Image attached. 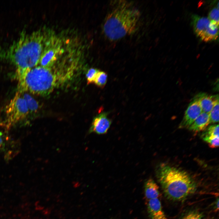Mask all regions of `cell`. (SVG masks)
Returning <instances> with one entry per match:
<instances>
[{
	"label": "cell",
	"mask_w": 219,
	"mask_h": 219,
	"mask_svg": "<svg viewBox=\"0 0 219 219\" xmlns=\"http://www.w3.org/2000/svg\"><path fill=\"white\" fill-rule=\"evenodd\" d=\"M43 43L39 31L22 36L7 50L6 58L17 67L16 72L32 68L39 63Z\"/></svg>",
	"instance_id": "6da1fadb"
},
{
	"label": "cell",
	"mask_w": 219,
	"mask_h": 219,
	"mask_svg": "<svg viewBox=\"0 0 219 219\" xmlns=\"http://www.w3.org/2000/svg\"><path fill=\"white\" fill-rule=\"evenodd\" d=\"M156 174L165 194L171 200H182L196 190V183L189 174L177 168L161 163Z\"/></svg>",
	"instance_id": "7a4b0ae2"
},
{
	"label": "cell",
	"mask_w": 219,
	"mask_h": 219,
	"mask_svg": "<svg viewBox=\"0 0 219 219\" xmlns=\"http://www.w3.org/2000/svg\"><path fill=\"white\" fill-rule=\"evenodd\" d=\"M140 13L126 3L120 4L109 13L103 25V31L110 40H116L134 33Z\"/></svg>",
	"instance_id": "3957f363"
},
{
	"label": "cell",
	"mask_w": 219,
	"mask_h": 219,
	"mask_svg": "<svg viewBox=\"0 0 219 219\" xmlns=\"http://www.w3.org/2000/svg\"><path fill=\"white\" fill-rule=\"evenodd\" d=\"M56 78L50 68L41 66L33 68L17 78L18 92L29 91L37 95L46 96L53 91Z\"/></svg>",
	"instance_id": "277c9868"
},
{
	"label": "cell",
	"mask_w": 219,
	"mask_h": 219,
	"mask_svg": "<svg viewBox=\"0 0 219 219\" xmlns=\"http://www.w3.org/2000/svg\"><path fill=\"white\" fill-rule=\"evenodd\" d=\"M29 110L22 93L18 92L5 108V123L9 127L25 118Z\"/></svg>",
	"instance_id": "5b68a950"
},
{
	"label": "cell",
	"mask_w": 219,
	"mask_h": 219,
	"mask_svg": "<svg viewBox=\"0 0 219 219\" xmlns=\"http://www.w3.org/2000/svg\"><path fill=\"white\" fill-rule=\"evenodd\" d=\"M192 23L195 33L203 41L216 40L219 33V25L211 22L208 18L193 15Z\"/></svg>",
	"instance_id": "8992f818"
},
{
	"label": "cell",
	"mask_w": 219,
	"mask_h": 219,
	"mask_svg": "<svg viewBox=\"0 0 219 219\" xmlns=\"http://www.w3.org/2000/svg\"><path fill=\"white\" fill-rule=\"evenodd\" d=\"M50 39L46 44L39 63L41 67L47 68H51L62 51L57 39L52 37Z\"/></svg>",
	"instance_id": "52a82bcc"
},
{
	"label": "cell",
	"mask_w": 219,
	"mask_h": 219,
	"mask_svg": "<svg viewBox=\"0 0 219 219\" xmlns=\"http://www.w3.org/2000/svg\"><path fill=\"white\" fill-rule=\"evenodd\" d=\"M202 112L199 102L195 97L186 110L179 127L188 128Z\"/></svg>",
	"instance_id": "ba28073f"
},
{
	"label": "cell",
	"mask_w": 219,
	"mask_h": 219,
	"mask_svg": "<svg viewBox=\"0 0 219 219\" xmlns=\"http://www.w3.org/2000/svg\"><path fill=\"white\" fill-rule=\"evenodd\" d=\"M107 112H103L97 115L93 119L89 132L99 134L107 133L111 124V120L109 118Z\"/></svg>",
	"instance_id": "9c48e42d"
},
{
	"label": "cell",
	"mask_w": 219,
	"mask_h": 219,
	"mask_svg": "<svg viewBox=\"0 0 219 219\" xmlns=\"http://www.w3.org/2000/svg\"><path fill=\"white\" fill-rule=\"evenodd\" d=\"M147 206L148 212L151 219H167L158 198L147 200Z\"/></svg>",
	"instance_id": "30bf717a"
},
{
	"label": "cell",
	"mask_w": 219,
	"mask_h": 219,
	"mask_svg": "<svg viewBox=\"0 0 219 219\" xmlns=\"http://www.w3.org/2000/svg\"><path fill=\"white\" fill-rule=\"evenodd\" d=\"M195 97L198 100L202 112L209 114L219 96L218 95H210L201 93L196 95Z\"/></svg>",
	"instance_id": "8fae6325"
},
{
	"label": "cell",
	"mask_w": 219,
	"mask_h": 219,
	"mask_svg": "<svg viewBox=\"0 0 219 219\" xmlns=\"http://www.w3.org/2000/svg\"><path fill=\"white\" fill-rule=\"evenodd\" d=\"M210 123L209 114L202 112L188 128L193 132L204 130Z\"/></svg>",
	"instance_id": "7c38bea8"
},
{
	"label": "cell",
	"mask_w": 219,
	"mask_h": 219,
	"mask_svg": "<svg viewBox=\"0 0 219 219\" xmlns=\"http://www.w3.org/2000/svg\"><path fill=\"white\" fill-rule=\"evenodd\" d=\"M144 189L145 197L147 200L158 198L160 196L159 187L151 179H149L145 182Z\"/></svg>",
	"instance_id": "4fadbf2b"
},
{
	"label": "cell",
	"mask_w": 219,
	"mask_h": 219,
	"mask_svg": "<svg viewBox=\"0 0 219 219\" xmlns=\"http://www.w3.org/2000/svg\"><path fill=\"white\" fill-rule=\"evenodd\" d=\"M218 137H219L218 124L210 126L202 135V139L205 142Z\"/></svg>",
	"instance_id": "5bb4252c"
},
{
	"label": "cell",
	"mask_w": 219,
	"mask_h": 219,
	"mask_svg": "<svg viewBox=\"0 0 219 219\" xmlns=\"http://www.w3.org/2000/svg\"><path fill=\"white\" fill-rule=\"evenodd\" d=\"M23 96L26 100L29 112H36L39 108L37 101L28 93H24Z\"/></svg>",
	"instance_id": "9a60e30c"
},
{
	"label": "cell",
	"mask_w": 219,
	"mask_h": 219,
	"mask_svg": "<svg viewBox=\"0 0 219 219\" xmlns=\"http://www.w3.org/2000/svg\"><path fill=\"white\" fill-rule=\"evenodd\" d=\"M209 114L210 123H214L218 122L219 98L215 101L212 110Z\"/></svg>",
	"instance_id": "2e32d148"
},
{
	"label": "cell",
	"mask_w": 219,
	"mask_h": 219,
	"mask_svg": "<svg viewBox=\"0 0 219 219\" xmlns=\"http://www.w3.org/2000/svg\"><path fill=\"white\" fill-rule=\"evenodd\" d=\"M107 79V75L105 72L99 71L96 75L94 82L98 86L103 88L106 85Z\"/></svg>",
	"instance_id": "e0dca14e"
},
{
	"label": "cell",
	"mask_w": 219,
	"mask_h": 219,
	"mask_svg": "<svg viewBox=\"0 0 219 219\" xmlns=\"http://www.w3.org/2000/svg\"><path fill=\"white\" fill-rule=\"evenodd\" d=\"M211 22L219 25V9L215 7L210 12L208 18Z\"/></svg>",
	"instance_id": "ac0fdd59"
},
{
	"label": "cell",
	"mask_w": 219,
	"mask_h": 219,
	"mask_svg": "<svg viewBox=\"0 0 219 219\" xmlns=\"http://www.w3.org/2000/svg\"><path fill=\"white\" fill-rule=\"evenodd\" d=\"M99 71L98 69L94 68L88 70L86 75L88 84L94 82L96 75Z\"/></svg>",
	"instance_id": "d6986e66"
},
{
	"label": "cell",
	"mask_w": 219,
	"mask_h": 219,
	"mask_svg": "<svg viewBox=\"0 0 219 219\" xmlns=\"http://www.w3.org/2000/svg\"><path fill=\"white\" fill-rule=\"evenodd\" d=\"M202 214L196 211H192L186 215L182 219H201Z\"/></svg>",
	"instance_id": "ffe728a7"
},
{
	"label": "cell",
	"mask_w": 219,
	"mask_h": 219,
	"mask_svg": "<svg viewBox=\"0 0 219 219\" xmlns=\"http://www.w3.org/2000/svg\"><path fill=\"white\" fill-rule=\"evenodd\" d=\"M219 137L209 140L206 142L210 147L212 148H216L219 146Z\"/></svg>",
	"instance_id": "44dd1931"
},
{
	"label": "cell",
	"mask_w": 219,
	"mask_h": 219,
	"mask_svg": "<svg viewBox=\"0 0 219 219\" xmlns=\"http://www.w3.org/2000/svg\"><path fill=\"white\" fill-rule=\"evenodd\" d=\"M5 147V143L4 141L3 134L0 132V150H3Z\"/></svg>",
	"instance_id": "7402d4cb"
},
{
	"label": "cell",
	"mask_w": 219,
	"mask_h": 219,
	"mask_svg": "<svg viewBox=\"0 0 219 219\" xmlns=\"http://www.w3.org/2000/svg\"><path fill=\"white\" fill-rule=\"evenodd\" d=\"M216 210H218L219 209V200L218 199H217V201L216 203Z\"/></svg>",
	"instance_id": "603a6c76"
}]
</instances>
